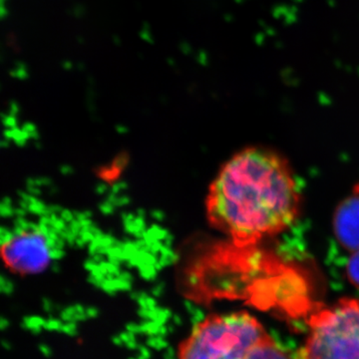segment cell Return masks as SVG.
I'll list each match as a JSON object with an SVG mask.
<instances>
[{"instance_id": "cell-1", "label": "cell", "mask_w": 359, "mask_h": 359, "mask_svg": "<svg viewBox=\"0 0 359 359\" xmlns=\"http://www.w3.org/2000/svg\"><path fill=\"white\" fill-rule=\"evenodd\" d=\"M301 201L287 161L268 149L252 147L222 168L210 190L208 212L219 230L247 245L289 228Z\"/></svg>"}, {"instance_id": "cell-2", "label": "cell", "mask_w": 359, "mask_h": 359, "mask_svg": "<svg viewBox=\"0 0 359 359\" xmlns=\"http://www.w3.org/2000/svg\"><path fill=\"white\" fill-rule=\"evenodd\" d=\"M268 334L263 325L245 311L212 314L180 344L178 359H245Z\"/></svg>"}, {"instance_id": "cell-3", "label": "cell", "mask_w": 359, "mask_h": 359, "mask_svg": "<svg viewBox=\"0 0 359 359\" xmlns=\"http://www.w3.org/2000/svg\"><path fill=\"white\" fill-rule=\"evenodd\" d=\"M309 325L295 359H359V299H339L314 313Z\"/></svg>"}, {"instance_id": "cell-4", "label": "cell", "mask_w": 359, "mask_h": 359, "mask_svg": "<svg viewBox=\"0 0 359 359\" xmlns=\"http://www.w3.org/2000/svg\"><path fill=\"white\" fill-rule=\"evenodd\" d=\"M6 264L13 273L28 276L48 268L54 257V247L48 233L40 226H26L7 235L2 245Z\"/></svg>"}, {"instance_id": "cell-5", "label": "cell", "mask_w": 359, "mask_h": 359, "mask_svg": "<svg viewBox=\"0 0 359 359\" xmlns=\"http://www.w3.org/2000/svg\"><path fill=\"white\" fill-rule=\"evenodd\" d=\"M335 235L346 249L359 250V197L346 200L335 215Z\"/></svg>"}, {"instance_id": "cell-6", "label": "cell", "mask_w": 359, "mask_h": 359, "mask_svg": "<svg viewBox=\"0 0 359 359\" xmlns=\"http://www.w3.org/2000/svg\"><path fill=\"white\" fill-rule=\"evenodd\" d=\"M245 359H295L278 346L271 335H266L257 344Z\"/></svg>"}, {"instance_id": "cell-7", "label": "cell", "mask_w": 359, "mask_h": 359, "mask_svg": "<svg viewBox=\"0 0 359 359\" xmlns=\"http://www.w3.org/2000/svg\"><path fill=\"white\" fill-rule=\"evenodd\" d=\"M347 276L356 289L359 290V250L354 252L347 266Z\"/></svg>"}]
</instances>
